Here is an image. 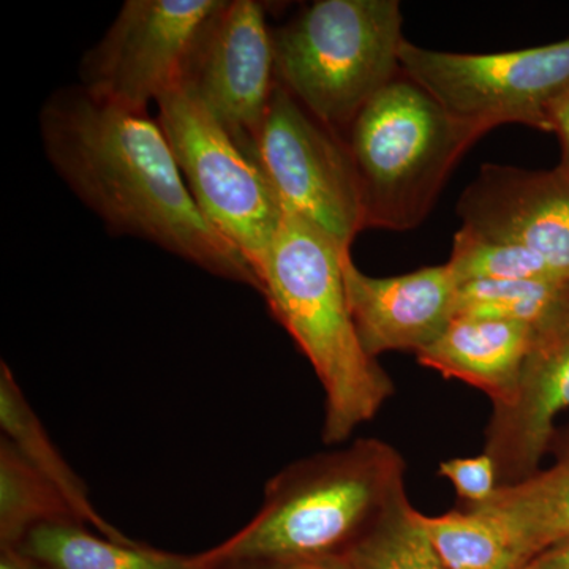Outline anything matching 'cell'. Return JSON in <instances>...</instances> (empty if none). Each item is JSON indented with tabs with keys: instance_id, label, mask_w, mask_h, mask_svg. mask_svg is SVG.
Instances as JSON below:
<instances>
[{
	"instance_id": "8fae6325",
	"label": "cell",
	"mask_w": 569,
	"mask_h": 569,
	"mask_svg": "<svg viewBox=\"0 0 569 569\" xmlns=\"http://www.w3.org/2000/svg\"><path fill=\"white\" fill-rule=\"evenodd\" d=\"M565 410H569V283L533 328L515 396L493 407L485 452L496 462L500 486L537 473L552 445L556 419Z\"/></svg>"
},
{
	"instance_id": "ffe728a7",
	"label": "cell",
	"mask_w": 569,
	"mask_h": 569,
	"mask_svg": "<svg viewBox=\"0 0 569 569\" xmlns=\"http://www.w3.org/2000/svg\"><path fill=\"white\" fill-rule=\"evenodd\" d=\"M356 569H448L407 493L346 557Z\"/></svg>"
},
{
	"instance_id": "44dd1931",
	"label": "cell",
	"mask_w": 569,
	"mask_h": 569,
	"mask_svg": "<svg viewBox=\"0 0 569 569\" xmlns=\"http://www.w3.org/2000/svg\"><path fill=\"white\" fill-rule=\"evenodd\" d=\"M569 282L481 279L458 284L456 316L537 326Z\"/></svg>"
},
{
	"instance_id": "ba28073f",
	"label": "cell",
	"mask_w": 569,
	"mask_h": 569,
	"mask_svg": "<svg viewBox=\"0 0 569 569\" xmlns=\"http://www.w3.org/2000/svg\"><path fill=\"white\" fill-rule=\"evenodd\" d=\"M227 0H127L86 51L81 88L100 102L148 111L181 86L198 41Z\"/></svg>"
},
{
	"instance_id": "2e32d148",
	"label": "cell",
	"mask_w": 569,
	"mask_h": 569,
	"mask_svg": "<svg viewBox=\"0 0 569 569\" xmlns=\"http://www.w3.org/2000/svg\"><path fill=\"white\" fill-rule=\"evenodd\" d=\"M17 549L50 569H212L200 557H183L142 546L96 537L77 520L41 523Z\"/></svg>"
},
{
	"instance_id": "ac0fdd59",
	"label": "cell",
	"mask_w": 569,
	"mask_h": 569,
	"mask_svg": "<svg viewBox=\"0 0 569 569\" xmlns=\"http://www.w3.org/2000/svg\"><path fill=\"white\" fill-rule=\"evenodd\" d=\"M62 520L82 523L61 490L0 438V548H18L36 527Z\"/></svg>"
},
{
	"instance_id": "277c9868",
	"label": "cell",
	"mask_w": 569,
	"mask_h": 569,
	"mask_svg": "<svg viewBox=\"0 0 569 569\" xmlns=\"http://www.w3.org/2000/svg\"><path fill=\"white\" fill-rule=\"evenodd\" d=\"M489 132L445 110L406 74L396 78L347 134L365 230L419 227L463 153Z\"/></svg>"
},
{
	"instance_id": "4316f807",
	"label": "cell",
	"mask_w": 569,
	"mask_h": 569,
	"mask_svg": "<svg viewBox=\"0 0 569 569\" xmlns=\"http://www.w3.org/2000/svg\"><path fill=\"white\" fill-rule=\"evenodd\" d=\"M0 569H50L17 548H0Z\"/></svg>"
},
{
	"instance_id": "603a6c76",
	"label": "cell",
	"mask_w": 569,
	"mask_h": 569,
	"mask_svg": "<svg viewBox=\"0 0 569 569\" xmlns=\"http://www.w3.org/2000/svg\"><path fill=\"white\" fill-rule=\"evenodd\" d=\"M438 475L452 482L467 507L486 503L500 486L496 462L486 452L475 458L445 460L438 466Z\"/></svg>"
},
{
	"instance_id": "4fadbf2b",
	"label": "cell",
	"mask_w": 569,
	"mask_h": 569,
	"mask_svg": "<svg viewBox=\"0 0 569 569\" xmlns=\"http://www.w3.org/2000/svg\"><path fill=\"white\" fill-rule=\"evenodd\" d=\"M348 307L361 347L372 359L419 351L436 342L456 316L458 282L447 263L395 277H370L343 260Z\"/></svg>"
},
{
	"instance_id": "e0dca14e",
	"label": "cell",
	"mask_w": 569,
	"mask_h": 569,
	"mask_svg": "<svg viewBox=\"0 0 569 569\" xmlns=\"http://www.w3.org/2000/svg\"><path fill=\"white\" fill-rule=\"evenodd\" d=\"M0 429L2 437L61 490L84 526L93 527L104 538L129 541L130 538L112 527L93 507L88 489L52 443L6 361L0 365Z\"/></svg>"
},
{
	"instance_id": "484cf974",
	"label": "cell",
	"mask_w": 569,
	"mask_h": 569,
	"mask_svg": "<svg viewBox=\"0 0 569 569\" xmlns=\"http://www.w3.org/2000/svg\"><path fill=\"white\" fill-rule=\"evenodd\" d=\"M241 569H356L347 559H312L279 561Z\"/></svg>"
},
{
	"instance_id": "8992f818",
	"label": "cell",
	"mask_w": 569,
	"mask_h": 569,
	"mask_svg": "<svg viewBox=\"0 0 569 569\" xmlns=\"http://www.w3.org/2000/svg\"><path fill=\"white\" fill-rule=\"evenodd\" d=\"M400 70L463 121L552 133L550 112L569 92V39L488 54L427 50L406 40Z\"/></svg>"
},
{
	"instance_id": "7a4b0ae2",
	"label": "cell",
	"mask_w": 569,
	"mask_h": 569,
	"mask_svg": "<svg viewBox=\"0 0 569 569\" xmlns=\"http://www.w3.org/2000/svg\"><path fill=\"white\" fill-rule=\"evenodd\" d=\"M403 479L402 455L378 438L298 460L269 479L247 526L198 557L212 569L346 559L406 496Z\"/></svg>"
},
{
	"instance_id": "5b68a950",
	"label": "cell",
	"mask_w": 569,
	"mask_h": 569,
	"mask_svg": "<svg viewBox=\"0 0 569 569\" xmlns=\"http://www.w3.org/2000/svg\"><path fill=\"white\" fill-rule=\"evenodd\" d=\"M272 41L276 80L346 140L359 112L402 74L397 0H317Z\"/></svg>"
},
{
	"instance_id": "9a60e30c",
	"label": "cell",
	"mask_w": 569,
	"mask_h": 569,
	"mask_svg": "<svg viewBox=\"0 0 569 569\" xmlns=\"http://www.w3.org/2000/svg\"><path fill=\"white\" fill-rule=\"evenodd\" d=\"M507 530L526 565L569 538V441L548 470L516 485L498 486L486 503L468 507Z\"/></svg>"
},
{
	"instance_id": "7c38bea8",
	"label": "cell",
	"mask_w": 569,
	"mask_h": 569,
	"mask_svg": "<svg viewBox=\"0 0 569 569\" xmlns=\"http://www.w3.org/2000/svg\"><path fill=\"white\" fill-rule=\"evenodd\" d=\"M462 230L519 246L569 282V173L482 164L458 204Z\"/></svg>"
},
{
	"instance_id": "3957f363",
	"label": "cell",
	"mask_w": 569,
	"mask_h": 569,
	"mask_svg": "<svg viewBox=\"0 0 569 569\" xmlns=\"http://www.w3.org/2000/svg\"><path fill=\"white\" fill-rule=\"evenodd\" d=\"M342 249L309 220L284 213L258 263V293L316 370L325 392L323 441L337 445L377 417L395 395L387 370L356 335Z\"/></svg>"
},
{
	"instance_id": "9c48e42d",
	"label": "cell",
	"mask_w": 569,
	"mask_h": 569,
	"mask_svg": "<svg viewBox=\"0 0 569 569\" xmlns=\"http://www.w3.org/2000/svg\"><path fill=\"white\" fill-rule=\"evenodd\" d=\"M254 160L284 211L309 220L350 250L365 222L347 140L313 118L279 81Z\"/></svg>"
},
{
	"instance_id": "7402d4cb",
	"label": "cell",
	"mask_w": 569,
	"mask_h": 569,
	"mask_svg": "<svg viewBox=\"0 0 569 569\" xmlns=\"http://www.w3.org/2000/svg\"><path fill=\"white\" fill-rule=\"evenodd\" d=\"M458 284L471 280H556L548 264L519 246L488 241L460 230L452 241L448 263Z\"/></svg>"
},
{
	"instance_id": "d4e9b609",
	"label": "cell",
	"mask_w": 569,
	"mask_h": 569,
	"mask_svg": "<svg viewBox=\"0 0 569 569\" xmlns=\"http://www.w3.org/2000/svg\"><path fill=\"white\" fill-rule=\"evenodd\" d=\"M522 569H569V538L546 549Z\"/></svg>"
},
{
	"instance_id": "cb8c5ba5",
	"label": "cell",
	"mask_w": 569,
	"mask_h": 569,
	"mask_svg": "<svg viewBox=\"0 0 569 569\" xmlns=\"http://www.w3.org/2000/svg\"><path fill=\"white\" fill-rule=\"evenodd\" d=\"M550 127L560 142L561 160L559 167L569 173V92L560 99L550 112Z\"/></svg>"
},
{
	"instance_id": "6da1fadb",
	"label": "cell",
	"mask_w": 569,
	"mask_h": 569,
	"mask_svg": "<svg viewBox=\"0 0 569 569\" xmlns=\"http://www.w3.org/2000/svg\"><path fill=\"white\" fill-rule=\"evenodd\" d=\"M40 134L56 173L111 233L152 242L209 274L260 290L244 253L198 208L148 111L100 102L73 86L44 102Z\"/></svg>"
},
{
	"instance_id": "d6986e66",
	"label": "cell",
	"mask_w": 569,
	"mask_h": 569,
	"mask_svg": "<svg viewBox=\"0 0 569 569\" xmlns=\"http://www.w3.org/2000/svg\"><path fill=\"white\" fill-rule=\"evenodd\" d=\"M421 523L448 569L526 567L507 530L478 509L467 507L441 516L421 512Z\"/></svg>"
},
{
	"instance_id": "30bf717a",
	"label": "cell",
	"mask_w": 569,
	"mask_h": 569,
	"mask_svg": "<svg viewBox=\"0 0 569 569\" xmlns=\"http://www.w3.org/2000/svg\"><path fill=\"white\" fill-rule=\"evenodd\" d=\"M276 81L264 7L227 0L198 41L181 88L254 160Z\"/></svg>"
},
{
	"instance_id": "5bb4252c",
	"label": "cell",
	"mask_w": 569,
	"mask_h": 569,
	"mask_svg": "<svg viewBox=\"0 0 569 569\" xmlns=\"http://www.w3.org/2000/svg\"><path fill=\"white\" fill-rule=\"evenodd\" d=\"M533 326L488 318L455 317L443 335L419 351V365L509 402L529 355Z\"/></svg>"
},
{
	"instance_id": "52a82bcc",
	"label": "cell",
	"mask_w": 569,
	"mask_h": 569,
	"mask_svg": "<svg viewBox=\"0 0 569 569\" xmlns=\"http://www.w3.org/2000/svg\"><path fill=\"white\" fill-rule=\"evenodd\" d=\"M157 107V121L198 208L257 269L287 213L271 182L181 86Z\"/></svg>"
}]
</instances>
